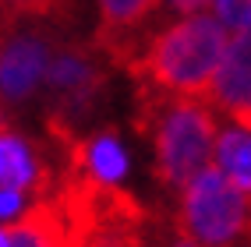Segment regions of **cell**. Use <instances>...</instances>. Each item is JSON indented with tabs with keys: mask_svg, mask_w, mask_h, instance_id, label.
<instances>
[{
	"mask_svg": "<svg viewBox=\"0 0 251 247\" xmlns=\"http://www.w3.org/2000/svg\"><path fill=\"white\" fill-rule=\"evenodd\" d=\"M226 46L230 36L220 22L209 14H191V18H180L170 28H163L142 49L135 74H142L163 95L198 99L212 89V78L223 64Z\"/></svg>",
	"mask_w": 251,
	"mask_h": 247,
	"instance_id": "1",
	"label": "cell"
},
{
	"mask_svg": "<svg viewBox=\"0 0 251 247\" xmlns=\"http://www.w3.org/2000/svg\"><path fill=\"white\" fill-rule=\"evenodd\" d=\"M145 120L156 148V177L166 187L184 191L191 180L209 166V156L216 152V120L212 110L202 99L174 95L166 99L163 92H149L145 99Z\"/></svg>",
	"mask_w": 251,
	"mask_h": 247,
	"instance_id": "2",
	"label": "cell"
},
{
	"mask_svg": "<svg viewBox=\"0 0 251 247\" xmlns=\"http://www.w3.org/2000/svg\"><path fill=\"white\" fill-rule=\"evenodd\" d=\"M251 226V202L216 170L205 166L180 198V229L198 247H230Z\"/></svg>",
	"mask_w": 251,
	"mask_h": 247,
	"instance_id": "3",
	"label": "cell"
},
{
	"mask_svg": "<svg viewBox=\"0 0 251 247\" xmlns=\"http://www.w3.org/2000/svg\"><path fill=\"white\" fill-rule=\"evenodd\" d=\"M209 95L241 127H251V32H237L230 39Z\"/></svg>",
	"mask_w": 251,
	"mask_h": 247,
	"instance_id": "4",
	"label": "cell"
},
{
	"mask_svg": "<svg viewBox=\"0 0 251 247\" xmlns=\"http://www.w3.org/2000/svg\"><path fill=\"white\" fill-rule=\"evenodd\" d=\"M46 67H50L46 43L36 36H14L0 53V99H7V103L28 99L46 78Z\"/></svg>",
	"mask_w": 251,
	"mask_h": 247,
	"instance_id": "5",
	"label": "cell"
},
{
	"mask_svg": "<svg viewBox=\"0 0 251 247\" xmlns=\"http://www.w3.org/2000/svg\"><path fill=\"white\" fill-rule=\"evenodd\" d=\"M71 159H75V170L81 173L78 180L96 184V187H117L127 173V152L117 141V135H110V131L78 141L71 148Z\"/></svg>",
	"mask_w": 251,
	"mask_h": 247,
	"instance_id": "6",
	"label": "cell"
},
{
	"mask_svg": "<svg viewBox=\"0 0 251 247\" xmlns=\"http://www.w3.org/2000/svg\"><path fill=\"white\" fill-rule=\"evenodd\" d=\"M99 4V43L124 64L131 32H135L149 14L159 7V0H96Z\"/></svg>",
	"mask_w": 251,
	"mask_h": 247,
	"instance_id": "7",
	"label": "cell"
},
{
	"mask_svg": "<svg viewBox=\"0 0 251 247\" xmlns=\"http://www.w3.org/2000/svg\"><path fill=\"white\" fill-rule=\"evenodd\" d=\"M7 229L14 247H68V223H64L57 202L28 208L25 219H14Z\"/></svg>",
	"mask_w": 251,
	"mask_h": 247,
	"instance_id": "8",
	"label": "cell"
},
{
	"mask_svg": "<svg viewBox=\"0 0 251 247\" xmlns=\"http://www.w3.org/2000/svg\"><path fill=\"white\" fill-rule=\"evenodd\" d=\"M39 180V162L32 145L14 127L0 124V191H28Z\"/></svg>",
	"mask_w": 251,
	"mask_h": 247,
	"instance_id": "9",
	"label": "cell"
},
{
	"mask_svg": "<svg viewBox=\"0 0 251 247\" xmlns=\"http://www.w3.org/2000/svg\"><path fill=\"white\" fill-rule=\"evenodd\" d=\"M216 170L251 198V127H226L216 138Z\"/></svg>",
	"mask_w": 251,
	"mask_h": 247,
	"instance_id": "10",
	"label": "cell"
},
{
	"mask_svg": "<svg viewBox=\"0 0 251 247\" xmlns=\"http://www.w3.org/2000/svg\"><path fill=\"white\" fill-rule=\"evenodd\" d=\"M216 22L233 32H251V0H212Z\"/></svg>",
	"mask_w": 251,
	"mask_h": 247,
	"instance_id": "11",
	"label": "cell"
},
{
	"mask_svg": "<svg viewBox=\"0 0 251 247\" xmlns=\"http://www.w3.org/2000/svg\"><path fill=\"white\" fill-rule=\"evenodd\" d=\"M7 11H14V14H43V11H50L57 4V0H0Z\"/></svg>",
	"mask_w": 251,
	"mask_h": 247,
	"instance_id": "12",
	"label": "cell"
},
{
	"mask_svg": "<svg viewBox=\"0 0 251 247\" xmlns=\"http://www.w3.org/2000/svg\"><path fill=\"white\" fill-rule=\"evenodd\" d=\"M166 7H174V11H180L184 18H191V14H205V7L212 4V0H163Z\"/></svg>",
	"mask_w": 251,
	"mask_h": 247,
	"instance_id": "13",
	"label": "cell"
},
{
	"mask_svg": "<svg viewBox=\"0 0 251 247\" xmlns=\"http://www.w3.org/2000/svg\"><path fill=\"white\" fill-rule=\"evenodd\" d=\"M0 247H14V244H11V229H7V226H0Z\"/></svg>",
	"mask_w": 251,
	"mask_h": 247,
	"instance_id": "14",
	"label": "cell"
}]
</instances>
